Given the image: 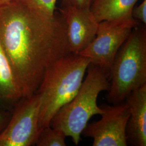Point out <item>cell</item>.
I'll return each mask as SVG.
<instances>
[{"mask_svg":"<svg viewBox=\"0 0 146 146\" xmlns=\"http://www.w3.org/2000/svg\"><path fill=\"white\" fill-rule=\"evenodd\" d=\"M139 25L136 20L99 22L93 41L78 55L89 58L90 63L110 71L117 52Z\"/></svg>","mask_w":146,"mask_h":146,"instance_id":"6","label":"cell"},{"mask_svg":"<svg viewBox=\"0 0 146 146\" xmlns=\"http://www.w3.org/2000/svg\"><path fill=\"white\" fill-rule=\"evenodd\" d=\"M13 0H0V7L6 5L9 3Z\"/></svg>","mask_w":146,"mask_h":146,"instance_id":"17","label":"cell"},{"mask_svg":"<svg viewBox=\"0 0 146 146\" xmlns=\"http://www.w3.org/2000/svg\"><path fill=\"white\" fill-rule=\"evenodd\" d=\"M58 10L66 23L70 52L78 54L93 41L99 22L90 8L69 6Z\"/></svg>","mask_w":146,"mask_h":146,"instance_id":"8","label":"cell"},{"mask_svg":"<svg viewBox=\"0 0 146 146\" xmlns=\"http://www.w3.org/2000/svg\"><path fill=\"white\" fill-rule=\"evenodd\" d=\"M12 110L0 108V134L5 129L10 120Z\"/></svg>","mask_w":146,"mask_h":146,"instance_id":"16","label":"cell"},{"mask_svg":"<svg viewBox=\"0 0 146 146\" xmlns=\"http://www.w3.org/2000/svg\"><path fill=\"white\" fill-rule=\"evenodd\" d=\"M31 8L52 15L56 11V0H17Z\"/></svg>","mask_w":146,"mask_h":146,"instance_id":"13","label":"cell"},{"mask_svg":"<svg viewBox=\"0 0 146 146\" xmlns=\"http://www.w3.org/2000/svg\"><path fill=\"white\" fill-rule=\"evenodd\" d=\"M87 70V75L78 93L58 110L50 123V127L71 137L75 145L81 141V135L90 118L102 114L97 99L101 92L110 88L109 70L92 63Z\"/></svg>","mask_w":146,"mask_h":146,"instance_id":"3","label":"cell"},{"mask_svg":"<svg viewBox=\"0 0 146 146\" xmlns=\"http://www.w3.org/2000/svg\"><path fill=\"white\" fill-rule=\"evenodd\" d=\"M129 117L126 127L128 141L133 146H146V84L126 99Z\"/></svg>","mask_w":146,"mask_h":146,"instance_id":"9","label":"cell"},{"mask_svg":"<svg viewBox=\"0 0 146 146\" xmlns=\"http://www.w3.org/2000/svg\"><path fill=\"white\" fill-rule=\"evenodd\" d=\"M107 99L110 104L122 103L136 89L146 84V30L135 27L117 52L110 70Z\"/></svg>","mask_w":146,"mask_h":146,"instance_id":"4","label":"cell"},{"mask_svg":"<svg viewBox=\"0 0 146 146\" xmlns=\"http://www.w3.org/2000/svg\"><path fill=\"white\" fill-rule=\"evenodd\" d=\"M0 44L23 98L36 93L47 69L72 53L60 11L50 15L17 0L0 7Z\"/></svg>","mask_w":146,"mask_h":146,"instance_id":"1","label":"cell"},{"mask_svg":"<svg viewBox=\"0 0 146 146\" xmlns=\"http://www.w3.org/2000/svg\"><path fill=\"white\" fill-rule=\"evenodd\" d=\"M67 136L62 131L48 126L40 131L35 145L37 146H66Z\"/></svg>","mask_w":146,"mask_h":146,"instance_id":"12","label":"cell"},{"mask_svg":"<svg viewBox=\"0 0 146 146\" xmlns=\"http://www.w3.org/2000/svg\"><path fill=\"white\" fill-rule=\"evenodd\" d=\"M41 98L37 93L16 104L10 120L0 134V146H31L39 133Z\"/></svg>","mask_w":146,"mask_h":146,"instance_id":"5","label":"cell"},{"mask_svg":"<svg viewBox=\"0 0 146 146\" xmlns=\"http://www.w3.org/2000/svg\"><path fill=\"white\" fill-rule=\"evenodd\" d=\"M137 1L93 0L90 9L99 23L104 21H134L132 11Z\"/></svg>","mask_w":146,"mask_h":146,"instance_id":"10","label":"cell"},{"mask_svg":"<svg viewBox=\"0 0 146 146\" xmlns=\"http://www.w3.org/2000/svg\"><path fill=\"white\" fill-rule=\"evenodd\" d=\"M22 98L11 63L0 44V108L13 110Z\"/></svg>","mask_w":146,"mask_h":146,"instance_id":"11","label":"cell"},{"mask_svg":"<svg viewBox=\"0 0 146 146\" xmlns=\"http://www.w3.org/2000/svg\"><path fill=\"white\" fill-rule=\"evenodd\" d=\"M93 0H62L61 8L75 7L81 8H90Z\"/></svg>","mask_w":146,"mask_h":146,"instance_id":"15","label":"cell"},{"mask_svg":"<svg viewBox=\"0 0 146 146\" xmlns=\"http://www.w3.org/2000/svg\"><path fill=\"white\" fill-rule=\"evenodd\" d=\"M90 63L89 58L70 53L47 69L36 92L41 98L39 132L78 93Z\"/></svg>","mask_w":146,"mask_h":146,"instance_id":"2","label":"cell"},{"mask_svg":"<svg viewBox=\"0 0 146 146\" xmlns=\"http://www.w3.org/2000/svg\"><path fill=\"white\" fill-rule=\"evenodd\" d=\"M100 107L103 110L101 119L88 123L82 134L93 139V146H127L126 127L129 117L127 103Z\"/></svg>","mask_w":146,"mask_h":146,"instance_id":"7","label":"cell"},{"mask_svg":"<svg viewBox=\"0 0 146 146\" xmlns=\"http://www.w3.org/2000/svg\"><path fill=\"white\" fill-rule=\"evenodd\" d=\"M132 17L136 21H140L146 24V0H143L141 4L133 8Z\"/></svg>","mask_w":146,"mask_h":146,"instance_id":"14","label":"cell"}]
</instances>
